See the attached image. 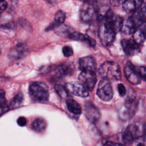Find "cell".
Wrapping results in <instances>:
<instances>
[{"mask_svg":"<svg viewBox=\"0 0 146 146\" xmlns=\"http://www.w3.org/2000/svg\"><path fill=\"white\" fill-rule=\"evenodd\" d=\"M2 27L3 28H5V29H11V28H13L14 27V25H13V23H7V24H6L5 25L2 26Z\"/></svg>","mask_w":146,"mask_h":146,"instance_id":"836d02e7","label":"cell"},{"mask_svg":"<svg viewBox=\"0 0 146 146\" xmlns=\"http://www.w3.org/2000/svg\"><path fill=\"white\" fill-rule=\"evenodd\" d=\"M62 52L63 55L66 57L72 56L74 53L72 48L69 46H64L62 48Z\"/></svg>","mask_w":146,"mask_h":146,"instance_id":"f1b7e54d","label":"cell"},{"mask_svg":"<svg viewBox=\"0 0 146 146\" xmlns=\"http://www.w3.org/2000/svg\"><path fill=\"white\" fill-rule=\"evenodd\" d=\"M138 28L134 22L132 17H129L125 20H124L123 25L121 29V31L126 35L133 34Z\"/></svg>","mask_w":146,"mask_h":146,"instance_id":"ac0fdd59","label":"cell"},{"mask_svg":"<svg viewBox=\"0 0 146 146\" xmlns=\"http://www.w3.org/2000/svg\"><path fill=\"white\" fill-rule=\"evenodd\" d=\"M132 39L139 45L143 43L146 39L145 31L140 28H138L132 34Z\"/></svg>","mask_w":146,"mask_h":146,"instance_id":"7402d4cb","label":"cell"},{"mask_svg":"<svg viewBox=\"0 0 146 146\" xmlns=\"http://www.w3.org/2000/svg\"><path fill=\"white\" fill-rule=\"evenodd\" d=\"M98 34L102 44L104 46H107L113 42L116 33L113 29L103 23L99 29Z\"/></svg>","mask_w":146,"mask_h":146,"instance_id":"5b68a950","label":"cell"},{"mask_svg":"<svg viewBox=\"0 0 146 146\" xmlns=\"http://www.w3.org/2000/svg\"><path fill=\"white\" fill-rule=\"evenodd\" d=\"M55 90L56 92L63 99H66L68 97L69 95V92L66 89V87H63V86L59 84H56L54 86Z\"/></svg>","mask_w":146,"mask_h":146,"instance_id":"d4e9b609","label":"cell"},{"mask_svg":"<svg viewBox=\"0 0 146 146\" xmlns=\"http://www.w3.org/2000/svg\"><path fill=\"white\" fill-rule=\"evenodd\" d=\"M29 90L31 99L35 101L44 102L48 100V91L43 84L38 82L32 83L29 86Z\"/></svg>","mask_w":146,"mask_h":146,"instance_id":"3957f363","label":"cell"},{"mask_svg":"<svg viewBox=\"0 0 146 146\" xmlns=\"http://www.w3.org/2000/svg\"><path fill=\"white\" fill-rule=\"evenodd\" d=\"M79 68L82 71L95 72L96 70L95 61L90 56L82 57L79 59Z\"/></svg>","mask_w":146,"mask_h":146,"instance_id":"5bb4252c","label":"cell"},{"mask_svg":"<svg viewBox=\"0 0 146 146\" xmlns=\"http://www.w3.org/2000/svg\"><path fill=\"white\" fill-rule=\"evenodd\" d=\"M72 29L67 25H61L55 29L56 33L60 36H68L74 31H72Z\"/></svg>","mask_w":146,"mask_h":146,"instance_id":"cb8c5ba5","label":"cell"},{"mask_svg":"<svg viewBox=\"0 0 146 146\" xmlns=\"http://www.w3.org/2000/svg\"><path fill=\"white\" fill-rule=\"evenodd\" d=\"M124 74L126 79L131 84L137 85L140 83L141 78L132 66V63L127 62V65L124 68Z\"/></svg>","mask_w":146,"mask_h":146,"instance_id":"4fadbf2b","label":"cell"},{"mask_svg":"<svg viewBox=\"0 0 146 146\" xmlns=\"http://www.w3.org/2000/svg\"><path fill=\"white\" fill-rule=\"evenodd\" d=\"M66 19V14L62 10L58 11L55 15L54 21L46 28V31H49L52 29H55L58 26L62 25Z\"/></svg>","mask_w":146,"mask_h":146,"instance_id":"d6986e66","label":"cell"},{"mask_svg":"<svg viewBox=\"0 0 146 146\" xmlns=\"http://www.w3.org/2000/svg\"><path fill=\"white\" fill-rule=\"evenodd\" d=\"M97 95L103 101L108 102L113 97V90L110 82L107 79H102L98 86Z\"/></svg>","mask_w":146,"mask_h":146,"instance_id":"277c9868","label":"cell"},{"mask_svg":"<svg viewBox=\"0 0 146 146\" xmlns=\"http://www.w3.org/2000/svg\"><path fill=\"white\" fill-rule=\"evenodd\" d=\"M145 132L144 125L141 122H135L129 125L123 134V141L125 144H129L135 139L144 135Z\"/></svg>","mask_w":146,"mask_h":146,"instance_id":"7a4b0ae2","label":"cell"},{"mask_svg":"<svg viewBox=\"0 0 146 146\" xmlns=\"http://www.w3.org/2000/svg\"><path fill=\"white\" fill-rule=\"evenodd\" d=\"M84 113L87 119L92 123H96L100 117V113L98 108L91 102H85Z\"/></svg>","mask_w":146,"mask_h":146,"instance_id":"9c48e42d","label":"cell"},{"mask_svg":"<svg viewBox=\"0 0 146 146\" xmlns=\"http://www.w3.org/2000/svg\"><path fill=\"white\" fill-rule=\"evenodd\" d=\"M124 145L123 144H120L118 143H113L112 141H107L104 146H123Z\"/></svg>","mask_w":146,"mask_h":146,"instance_id":"d6a6232c","label":"cell"},{"mask_svg":"<svg viewBox=\"0 0 146 146\" xmlns=\"http://www.w3.org/2000/svg\"><path fill=\"white\" fill-rule=\"evenodd\" d=\"M139 46L132 39H124L121 40L123 51L128 56H132L138 54L140 51Z\"/></svg>","mask_w":146,"mask_h":146,"instance_id":"8fae6325","label":"cell"},{"mask_svg":"<svg viewBox=\"0 0 146 146\" xmlns=\"http://www.w3.org/2000/svg\"><path fill=\"white\" fill-rule=\"evenodd\" d=\"M28 52V48L24 44H18L12 48L9 54V58L12 60H19L25 56Z\"/></svg>","mask_w":146,"mask_h":146,"instance_id":"7c38bea8","label":"cell"},{"mask_svg":"<svg viewBox=\"0 0 146 146\" xmlns=\"http://www.w3.org/2000/svg\"><path fill=\"white\" fill-rule=\"evenodd\" d=\"M0 52H1V49H0Z\"/></svg>","mask_w":146,"mask_h":146,"instance_id":"d590c367","label":"cell"},{"mask_svg":"<svg viewBox=\"0 0 146 146\" xmlns=\"http://www.w3.org/2000/svg\"><path fill=\"white\" fill-rule=\"evenodd\" d=\"M67 109L71 113L79 115L82 113V108L79 104L73 99H68L66 102Z\"/></svg>","mask_w":146,"mask_h":146,"instance_id":"44dd1931","label":"cell"},{"mask_svg":"<svg viewBox=\"0 0 146 146\" xmlns=\"http://www.w3.org/2000/svg\"><path fill=\"white\" fill-rule=\"evenodd\" d=\"M132 66L139 77L146 81V67L144 66H136L132 64Z\"/></svg>","mask_w":146,"mask_h":146,"instance_id":"4316f807","label":"cell"},{"mask_svg":"<svg viewBox=\"0 0 146 146\" xmlns=\"http://www.w3.org/2000/svg\"><path fill=\"white\" fill-rule=\"evenodd\" d=\"M7 6V3L5 1H0V14L5 10Z\"/></svg>","mask_w":146,"mask_h":146,"instance_id":"1f68e13d","label":"cell"},{"mask_svg":"<svg viewBox=\"0 0 146 146\" xmlns=\"http://www.w3.org/2000/svg\"><path fill=\"white\" fill-rule=\"evenodd\" d=\"M137 146H145V145L142 143H139Z\"/></svg>","mask_w":146,"mask_h":146,"instance_id":"e575fe53","label":"cell"},{"mask_svg":"<svg viewBox=\"0 0 146 146\" xmlns=\"http://www.w3.org/2000/svg\"><path fill=\"white\" fill-rule=\"evenodd\" d=\"M80 83L88 91H92L97 81L96 76L94 72L82 71L78 76Z\"/></svg>","mask_w":146,"mask_h":146,"instance_id":"ba28073f","label":"cell"},{"mask_svg":"<svg viewBox=\"0 0 146 146\" xmlns=\"http://www.w3.org/2000/svg\"><path fill=\"white\" fill-rule=\"evenodd\" d=\"M136 104L134 99H129L119 110V117L123 120L130 119L134 115L136 109Z\"/></svg>","mask_w":146,"mask_h":146,"instance_id":"8992f818","label":"cell"},{"mask_svg":"<svg viewBox=\"0 0 146 146\" xmlns=\"http://www.w3.org/2000/svg\"><path fill=\"white\" fill-rule=\"evenodd\" d=\"M143 1L137 0H128L123 2V8L127 13H135L141 6Z\"/></svg>","mask_w":146,"mask_h":146,"instance_id":"9a60e30c","label":"cell"},{"mask_svg":"<svg viewBox=\"0 0 146 146\" xmlns=\"http://www.w3.org/2000/svg\"><path fill=\"white\" fill-rule=\"evenodd\" d=\"M68 38L72 40L86 42L91 47H94L96 45V42L94 39L87 34H84L79 32L74 31L68 36Z\"/></svg>","mask_w":146,"mask_h":146,"instance_id":"2e32d148","label":"cell"},{"mask_svg":"<svg viewBox=\"0 0 146 146\" xmlns=\"http://www.w3.org/2000/svg\"><path fill=\"white\" fill-rule=\"evenodd\" d=\"M47 127L46 121L41 118H37L32 123L33 129L38 132H41L45 130Z\"/></svg>","mask_w":146,"mask_h":146,"instance_id":"603a6c76","label":"cell"},{"mask_svg":"<svg viewBox=\"0 0 146 146\" xmlns=\"http://www.w3.org/2000/svg\"><path fill=\"white\" fill-rule=\"evenodd\" d=\"M117 90L119 94L121 96H124L127 93V90L125 86L123 84L120 83L117 85Z\"/></svg>","mask_w":146,"mask_h":146,"instance_id":"f546056e","label":"cell"},{"mask_svg":"<svg viewBox=\"0 0 146 146\" xmlns=\"http://www.w3.org/2000/svg\"><path fill=\"white\" fill-rule=\"evenodd\" d=\"M26 123H27V120L25 117L21 116L18 117V119H17V124L21 127H23L26 125Z\"/></svg>","mask_w":146,"mask_h":146,"instance_id":"4dcf8cb0","label":"cell"},{"mask_svg":"<svg viewBox=\"0 0 146 146\" xmlns=\"http://www.w3.org/2000/svg\"><path fill=\"white\" fill-rule=\"evenodd\" d=\"M132 18L137 28H139L143 23H146V6L140 7L135 13Z\"/></svg>","mask_w":146,"mask_h":146,"instance_id":"e0dca14e","label":"cell"},{"mask_svg":"<svg viewBox=\"0 0 146 146\" xmlns=\"http://www.w3.org/2000/svg\"><path fill=\"white\" fill-rule=\"evenodd\" d=\"M73 70V67L71 64H63L59 65L55 70V74L59 77H62L66 76Z\"/></svg>","mask_w":146,"mask_h":146,"instance_id":"ffe728a7","label":"cell"},{"mask_svg":"<svg viewBox=\"0 0 146 146\" xmlns=\"http://www.w3.org/2000/svg\"><path fill=\"white\" fill-rule=\"evenodd\" d=\"M7 108V100L5 96V92L0 90V109L6 110Z\"/></svg>","mask_w":146,"mask_h":146,"instance_id":"83f0119b","label":"cell"},{"mask_svg":"<svg viewBox=\"0 0 146 146\" xmlns=\"http://www.w3.org/2000/svg\"><path fill=\"white\" fill-rule=\"evenodd\" d=\"M98 10L95 5L89 2L83 4L80 10V18L85 22L92 21L94 18L98 17Z\"/></svg>","mask_w":146,"mask_h":146,"instance_id":"52a82bcc","label":"cell"},{"mask_svg":"<svg viewBox=\"0 0 146 146\" xmlns=\"http://www.w3.org/2000/svg\"><path fill=\"white\" fill-rule=\"evenodd\" d=\"M23 100V95L22 93L19 92L11 100L10 103V106L12 108H17L20 106Z\"/></svg>","mask_w":146,"mask_h":146,"instance_id":"484cf974","label":"cell"},{"mask_svg":"<svg viewBox=\"0 0 146 146\" xmlns=\"http://www.w3.org/2000/svg\"><path fill=\"white\" fill-rule=\"evenodd\" d=\"M66 88L68 91L76 96L86 98L89 95L88 91L80 83L76 82L68 83L66 85Z\"/></svg>","mask_w":146,"mask_h":146,"instance_id":"30bf717a","label":"cell"},{"mask_svg":"<svg viewBox=\"0 0 146 146\" xmlns=\"http://www.w3.org/2000/svg\"><path fill=\"white\" fill-rule=\"evenodd\" d=\"M99 75L108 80H119L121 79V71L119 64L114 62L107 61L99 67Z\"/></svg>","mask_w":146,"mask_h":146,"instance_id":"6da1fadb","label":"cell"}]
</instances>
